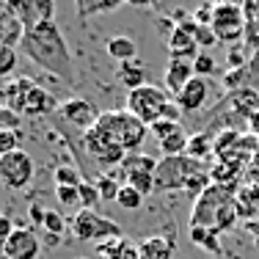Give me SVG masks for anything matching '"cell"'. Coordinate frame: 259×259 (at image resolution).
Returning a JSON list of instances; mask_svg holds the SVG:
<instances>
[{"mask_svg":"<svg viewBox=\"0 0 259 259\" xmlns=\"http://www.w3.org/2000/svg\"><path fill=\"white\" fill-rule=\"evenodd\" d=\"M209 28H212V33H215L218 41L234 45V41H240L245 33H248V17H245V9H237V6H215L212 3V20H209Z\"/></svg>","mask_w":259,"mask_h":259,"instance_id":"cell-9","label":"cell"},{"mask_svg":"<svg viewBox=\"0 0 259 259\" xmlns=\"http://www.w3.org/2000/svg\"><path fill=\"white\" fill-rule=\"evenodd\" d=\"M116 77H119V83L124 85L127 91H133V89H138V85H144L146 83V69H144V64L141 61H127V64H121L119 69H116Z\"/></svg>","mask_w":259,"mask_h":259,"instance_id":"cell-21","label":"cell"},{"mask_svg":"<svg viewBox=\"0 0 259 259\" xmlns=\"http://www.w3.org/2000/svg\"><path fill=\"white\" fill-rule=\"evenodd\" d=\"M248 177H251V182L259 185V149H256V155L251 157V168H248Z\"/></svg>","mask_w":259,"mask_h":259,"instance_id":"cell-40","label":"cell"},{"mask_svg":"<svg viewBox=\"0 0 259 259\" xmlns=\"http://www.w3.org/2000/svg\"><path fill=\"white\" fill-rule=\"evenodd\" d=\"M207 165L201 160L180 155V157H163L157 165V190H188V193H204L209 188Z\"/></svg>","mask_w":259,"mask_h":259,"instance_id":"cell-3","label":"cell"},{"mask_svg":"<svg viewBox=\"0 0 259 259\" xmlns=\"http://www.w3.org/2000/svg\"><path fill=\"white\" fill-rule=\"evenodd\" d=\"M160 152L163 157H180V155H188V146H190V135L185 133V127H180L174 135H168L165 141H160Z\"/></svg>","mask_w":259,"mask_h":259,"instance_id":"cell-22","label":"cell"},{"mask_svg":"<svg viewBox=\"0 0 259 259\" xmlns=\"http://www.w3.org/2000/svg\"><path fill=\"white\" fill-rule=\"evenodd\" d=\"M6 3L17 14V20L25 25V30L50 22L55 14V0H6Z\"/></svg>","mask_w":259,"mask_h":259,"instance_id":"cell-13","label":"cell"},{"mask_svg":"<svg viewBox=\"0 0 259 259\" xmlns=\"http://www.w3.org/2000/svg\"><path fill=\"white\" fill-rule=\"evenodd\" d=\"M97 256L100 259H141L138 254V243L127 240L124 234L113 240H105V243L97 245Z\"/></svg>","mask_w":259,"mask_h":259,"instance_id":"cell-19","label":"cell"},{"mask_svg":"<svg viewBox=\"0 0 259 259\" xmlns=\"http://www.w3.org/2000/svg\"><path fill=\"white\" fill-rule=\"evenodd\" d=\"M20 127V116L9 108H0V130H17Z\"/></svg>","mask_w":259,"mask_h":259,"instance_id":"cell-39","label":"cell"},{"mask_svg":"<svg viewBox=\"0 0 259 259\" xmlns=\"http://www.w3.org/2000/svg\"><path fill=\"white\" fill-rule=\"evenodd\" d=\"M66 224H69V221H66L61 212H55V209H47V212H45V221H41L45 232H47V234H58V237L64 234Z\"/></svg>","mask_w":259,"mask_h":259,"instance_id":"cell-30","label":"cell"},{"mask_svg":"<svg viewBox=\"0 0 259 259\" xmlns=\"http://www.w3.org/2000/svg\"><path fill=\"white\" fill-rule=\"evenodd\" d=\"M72 234L80 243H105V240L121 237V226L116 221L105 218L97 209H77L75 218L69 221Z\"/></svg>","mask_w":259,"mask_h":259,"instance_id":"cell-7","label":"cell"},{"mask_svg":"<svg viewBox=\"0 0 259 259\" xmlns=\"http://www.w3.org/2000/svg\"><path fill=\"white\" fill-rule=\"evenodd\" d=\"M17 69V50L11 45H0V80Z\"/></svg>","mask_w":259,"mask_h":259,"instance_id":"cell-31","label":"cell"},{"mask_svg":"<svg viewBox=\"0 0 259 259\" xmlns=\"http://www.w3.org/2000/svg\"><path fill=\"white\" fill-rule=\"evenodd\" d=\"M97 130H102L127 155H135L141 149V144L146 141V135H149V127L141 119H135L127 108L124 110H105L100 116V121H97Z\"/></svg>","mask_w":259,"mask_h":259,"instance_id":"cell-4","label":"cell"},{"mask_svg":"<svg viewBox=\"0 0 259 259\" xmlns=\"http://www.w3.org/2000/svg\"><path fill=\"white\" fill-rule=\"evenodd\" d=\"M0 259H6V254H3V256H0Z\"/></svg>","mask_w":259,"mask_h":259,"instance_id":"cell-45","label":"cell"},{"mask_svg":"<svg viewBox=\"0 0 259 259\" xmlns=\"http://www.w3.org/2000/svg\"><path fill=\"white\" fill-rule=\"evenodd\" d=\"M168 53L171 58H180V61H196L199 58V41H196L193 33V22L188 25H177L168 36Z\"/></svg>","mask_w":259,"mask_h":259,"instance_id":"cell-15","label":"cell"},{"mask_svg":"<svg viewBox=\"0 0 259 259\" xmlns=\"http://www.w3.org/2000/svg\"><path fill=\"white\" fill-rule=\"evenodd\" d=\"M193 33H196V41H199V47H209V45H215V41H218L209 25H199V22H193Z\"/></svg>","mask_w":259,"mask_h":259,"instance_id":"cell-35","label":"cell"},{"mask_svg":"<svg viewBox=\"0 0 259 259\" xmlns=\"http://www.w3.org/2000/svg\"><path fill=\"white\" fill-rule=\"evenodd\" d=\"M168 102H171L168 91L160 89V85H152V83H144L138 89L127 91V110L135 119L144 121L146 127H152L155 121L163 119V110Z\"/></svg>","mask_w":259,"mask_h":259,"instance_id":"cell-6","label":"cell"},{"mask_svg":"<svg viewBox=\"0 0 259 259\" xmlns=\"http://www.w3.org/2000/svg\"><path fill=\"white\" fill-rule=\"evenodd\" d=\"M108 55L119 64H127V61H135L138 55V45H135L130 36H110L108 39Z\"/></svg>","mask_w":259,"mask_h":259,"instance_id":"cell-20","label":"cell"},{"mask_svg":"<svg viewBox=\"0 0 259 259\" xmlns=\"http://www.w3.org/2000/svg\"><path fill=\"white\" fill-rule=\"evenodd\" d=\"M215 6H237V9H245V0H215Z\"/></svg>","mask_w":259,"mask_h":259,"instance_id":"cell-42","label":"cell"},{"mask_svg":"<svg viewBox=\"0 0 259 259\" xmlns=\"http://www.w3.org/2000/svg\"><path fill=\"white\" fill-rule=\"evenodd\" d=\"M245 17H248V28L259 33V0H245Z\"/></svg>","mask_w":259,"mask_h":259,"instance_id":"cell-38","label":"cell"},{"mask_svg":"<svg viewBox=\"0 0 259 259\" xmlns=\"http://www.w3.org/2000/svg\"><path fill=\"white\" fill-rule=\"evenodd\" d=\"M53 177H55V185H61V188H80L85 182L75 165H58Z\"/></svg>","mask_w":259,"mask_h":259,"instance_id":"cell-25","label":"cell"},{"mask_svg":"<svg viewBox=\"0 0 259 259\" xmlns=\"http://www.w3.org/2000/svg\"><path fill=\"white\" fill-rule=\"evenodd\" d=\"M207 94H209V83H207V77H199V75H196V77L190 80V83L180 91V94L174 97V100H177V105L182 108V113H196V110L204 108Z\"/></svg>","mask_w":259,"mask_h":259,"instance_id":"cell-16","label":"cell"},{"mask_svg":"<svg viewBox=\"0 0 259 259\" xmlns=\"http://www.w3.org/2000/svg\"><path fill=\"white\" fill-rule=\"evenodd\" d=\"M45 212H47V209H41L39 204L30 207V218H33V224H41V221H45Z\"/></svg>","mask_w":259,"mask_h":259,"instance_id":"cell-41","label":"cell"},{"mask_svg":"<svg viewBox=\"0 0 259 259\" xmlns=\"http://www.w3.org/2000/svg\"><path fill=\"white\" fill-rule=\"evenodd\" d=\"M83 146H85V152H89V157H94L102 168L121 165V163H124V157H127V152L119 149V146H116L113 141H110L102 130H97V127L89 130V133H83Z\"/></svg>","mask_w":259,"mask_h":259,"instance_id":"cell-11","label":"cell"},{"mask_svg":"<svg viewBox=\"0 0 259 259\" xmlns=\"http://www.w3.org/2000/svg\"><path fill=\"white\" fill-rule=\"evenodd\" d=\"M251 130H254V135L259 141V110H256V113H251Z\"/></svg>","mask_w":259,"mask_h":259,"instance_id":"cell-43","label":"cell"},{"mask_svg":"<svg viewBox=\"0 0 259 259\" xmlns=\"http://www.w3.org/2000/svg\"><path fill=\"white\" fill-rule=\"evenodd\" d=\"M97 190H100V199L102 201H116L119 199V190H121V185L116 182V177H110V174H102V177H97Z\"/></svg>","mask_w":259,"mask_h":259,"instance_id":"cell-26","label":"cell"},{"mask_svg":"<svg viewBox=\"0 0 259 259\" xmlns=\"http://www.w3.org/2000/svg\"><path fill=\"white\" fill-rule=\"evenodd\" d=\"M193 69H196V75H199V77L212 75V72H215V58H212V55H199V58L193 61Z\"/></svg>","mask_w":259,"mask_h":259,"instance_id":"cell-36","label":"cell"},{"mask_svg":"<svg viewBox=\"0 0 259 259\" xmlns=\"http://www.w3.org/2000/svg\"><path fill=\"white\" fill-rule=\"evenodd\" d=\"M33 157L25 149H14L0 157V185L11 190H25L33 182Z\"/></svg>","mask_w":259,"mask_h":259,"instance_id":"cell-10","label":"cell"},{"mask_svg":"<svg viewBox=\"0 0 259 259\" xmlns=\"http://www.w3.org/2000/svg\"><path fill=\"white\" fill-rule=\"evenodd\" d=\"M20 47L47 75H53L55 80H61L66 85L75 83V61H72V53L66 47V39L61 33V28L55 25V20L41 22L36 28H28Z\"/></svg>","mask_w":259,"mask_h":259,"instance_id":"cell-1","label":"cell"},{"mask_svg":"<svg viewBox=\"0 0 259 259\" xmlns=\"http://www.w3.org/2000/svg\"><path fill=\"white\" fill-rule=\"evenodd\" d=\"M127 3H133V6H152V3H157V0H127Z\"/></svg>","mask_w":259,"mask_h":259,"instance_id":"cell-44","label":"cell"},{"mask_svg":"<svg viewBox=\"0 0 259 259\" xmlns=\"http://www.w3.org/2000/svg\"><path fill=\"white\" fill-rule=\"evenodd\" d=\"M237 209H240V218H243V215H248V218L259 215V185H248V188L240 190L237 193Z\"/></svg>","mask_w":259,"mask_h":259,"instance_id":"cell-23","label":"cell"},{"mask_svg":"<svg viewBox=\"0 0 259 259\" xmlns=\"http://www.w3.org/2000/svg\"><path fill=\"white\" fill-rule=\"evenodd\" d=\"M201 152H212L215 155V144H209V138H204V133H199V135H193L190 138V146H188V155L190 157H196V160H201Z\"/></svg>","mask_w":259,"mask_h":259,"instance_id":"cell-33","label":"cell"},{"mask_svg":"<svg viewBox=\"0 0 259 259\" xmlns=\"http://www.w3.org/2000/svg\"><path fill=\"white\" fill-rule=\"evenodd\" d=\"M61 119L69 121L72 127H77L80 133H89V130L97 127V121H100L102 110L97 108L91 100H83V97H72V100H66L64 105L58 108Z\"/></svg>","mask_w":259,"mask_h":259,"instance_id":"cell-12","label":"cell"},{"mask_svg":"<svg viewBox=\"0 0 259 259\" xmlns=\"http://www.w3.org/2000/svg\"><path fill=\"white\" fill-rule=\"evenodd\" d=\"M180 127H182V121H168V119H160V121H155V124L149 127V135H155V141L160 144V141H165L168 135H174Z\"/></svg>","mask_w":259,"mask_h":259,"instance_id":"cell-32","label":"cell"},{"mask_svg":"<svg viewBox=\"0 0 259 259\" xmlns=\"http://www.w3.org/2000/svg\"><path fill=\"white\" fill-rule=\"evenodd\" d=\"M157 165L160 160L152 155H144V152H135V155H127L121 168V180L130 188H135L138 193L149 196L157 190Z\"/></svg>","mask_w":259,"mask_h":259,"instance_id":"cell-8","label":"cell"},{"mask_svg":"<svg viewBox=\"0 0 259 259\" xmlns=\"http://www.w3.org/2000/svg\"><path fill=\"white\" fill-rule=\"evenodd\" d=\"M121 3H127V0H77V14L85 20L91 14H105V11L119 9Z\"/></svg>","mask_w":259,"mask_h":259,"instance_id":"cell-24","label":"cell"},{"mask_svg":"<svg viewBox=\"0 0 259 259\" xmlns=\"http://www.w3.org/2000/svg\"><path fill=\"white\" fill-rule=\"evenodd\" d=\"M218 237L221 234L209 232V229H201V226H190V240H193L199 248H209V251H218Z\"/></svg>","mask_w":259,"mask_h":259,"instance_id":"cell-27","label":"cell"},{"mask_svg":"<svg viewBox=\"0 0 259 259\" xmlns=\"http://www.w3.org/2000/svg\"><path fill=\"white\" fill-rule=\"evenodd\" d=\"M39 251H41L39 237L30 229H25V226H17V229L11 232L9 243H6L3 254H6V259H36Z\"/></svg>","mask_w":259,"mask_h":259,"instance_id":"cell-14","label":"cell"},{"mask_svg":"<svg viewBox=\"0 0 259 259\" xmlns=\"http://www.w3.org/2000/svg\"><path fill=\"white\" fill-rule=\"evenodd\" d=\"M55 199L61 201L64 207H80V190L77 188H61V185H55Z\"/></svg>","mask_w":259,"mask_h":259,"instance_id":"cell-34","label":"cell"},{"mask_svg":"<svg viewBox=\"0 0 259 259\" xmlns=\"http://www.w3.org/2000/svg\"><path fill=\"white\" fill-rule=\"evenodd\" d=\"M17 226L11 224V218L6 212H0V256H3V248H6V243H9V237H11V232H14Z\"/></svg>","mask_w":259,"mask_h":259,"instance_id":"cell-37","label":"cell"},{"mask_svg":"<svg viewBox=\"0 0 259 259\" xmlns=\"http://www.w3.org/2000/svg\"><path fill=\"white\" fill-rule=\"evenodd\" d=\"M174 237H165V234H152V237L138 240L141 259H174Z\"/></svg>","mask_w":259,"mask_h":259,"instance_id":"cell-18","label":"cell"},{"mask_svg":"<svg viewBox=\"0 0 259 259\" xmlns=\"http://www.w3.org/2000/svg\"><path fill=\"white\" fill-rule=\"evenodd\" d=\"M196 77V69H193V61H180V58H171L168 61V69H165V89L168 94H180L185 85Z\"/></svg>","mask_w":259,"mask_h":259,"instance_id":"cell-17","label":"cell"},{"mask_svg":"<svg viewBox=\"0 0 259 259\" xmlns=\"http://www.w3.org/2000/svg\"><path fill=\"white\" fill-rule=\"evenodd\" d=\"M237 218H240V209L232 188L212 182L204 193L196 196L193 212H190V226H201V229H209L215 234H224L226 229H232Z\"/></svg>","mask_w":259,"mask_h":259,"instance_id":"cell-2","label":"cell"},{"mask_svg":"<svg viewBox=\"0 0 259 259\" xmlns=\"http://www.w3.org/2000/svg\"><path fill=\"white\" fill-rule=\"evenodd\" d=\"M144 199H146V196H144V193H138L135 188H130V185H121L116 204H119L121 209H138L141 204H144Z\"/></svg>","mask_w":259,"mask_h":259,"instance_id":"cell-28","label":"cell"},{"mask_svg":"<svg viewBox=\"0 0 259 259\" xmlns=\"http://www.w3.org/2000/svg\"><path fill=\"white\" fill-rule=\"evenodd\" d=\"M77 190H80V209H97V204H102L100 190H97V185H94V182L85 180Z\"/></svg>","mask_w":259,"mask_h":259,"instance_id":"cell-29","label":"cell"},{"mask_svg":"<svg viewBox=\"0 0 259 259\" xmlns=\"http://www.w3.org/2000/svg\"><path fill=\"white\" fill-rule=\"evenodd\" d=\"M3 94H6V108L14 110L17 116H45L58 108V102H55L50 91H45L41 85H36L28 77L9 83Z\"/></svg>","mask_w":259,"mask_h":259,"instance_id":"cell-5","label":"cell"}]
</instances>
